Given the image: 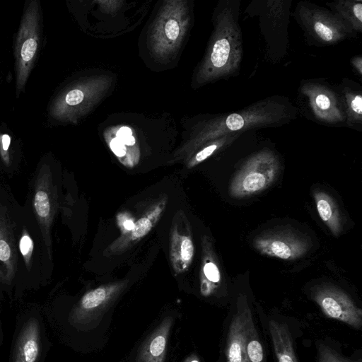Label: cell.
Wrapping results in <instances>:
<instances>
[{"label": "cell", "instance_id": "cell-5", "mask_svg": "<svg viewBox=\"0 0 362 362\" xmlns=\"http://www.w3.org/2000/svg\"><path fill=\"white\" fill-rule=\"evenodd\" d=\"M312 118L325 125L346 124L340 94L334 86L319 80L303 81L299 88Z\"/></svg>", "mask_w": 362, "mask_h": 362}, {"label": "cell", "instance_id": "cell-2", "mask_svg": "<svg viewBox=\"0 0 362 362\" xmlns=\"http://www.w3.org/2000/svg\"><path fill=\"white\" fill-rule=\"evenodd\" d=\"M294 17L306 38L317 46H330L356 33L329 9L308 1H299Z\"/></svg>", "mask_w": 362, "mask_h": 362}, {"label": "cell", "instance_id": "cell-19", "mask_svg": "<svg viewBox=\"0 0 362 362\" xmlns=\"http://www.w3.org/2000/svg\"><path fill=\"white\" fill-rule=\"evenodd\" d=\"M255 326L251 324L247 343L249 362H265L264 349Z\"/></svg>", "mask_w": 362, "mask_h": 362}, {"label": "cell", "instance_id": "cell-17", "mask_svg": "<svg viewBox=\"0 0 362 362\" xmlns=\"http://www.w3.org/2000/svg\"><path fill=\"white\" fill-rule=\"evenodd\" d=\"M314 197L320 218L334 235H338L341 230V218L335 202L324 192L316 191Z\"/></svg>", "mask_w": 362, "mask_h": 362}, {"label": "cell", "instance_id": "cell-15", "mask_svg": "<svg viewBox=\"0 0 362 362\" xmlns=\"http://www.w3.org/2000/svg\"><path fill=\"white\" fill-rule=\"evenodd\" d=\"M269 329L278 362H298L287 325L271 320L269 322Z\"/></svg>", "mask_w": 362, "mask_h": 362}, {"label": "cell", "instance_id": "cell-3", "mask_svg": "<svg viewBox=\"0 0 362 362\" xmlns=\"http://www.w3.org/2000/svg\"><path fill=\"white\" fill-rule=\"evenodd\" d=\"M40 20L39 2L30 1L22 16L14 46L17 96L25 88L38 53Z\"/></svg>", "mask_w": 362, "mask_h": 362}, {"label": "cell", "instance_id": "cell-25", "mask_svg": "<svg viewBox=\"0 0 362 362\" xmlns=\"http://www.w3.org/2000/svg\"><path fill=\"white\" fill-rule=\"evenodd\" d=\"M116 138L124 145L132 146L135 143V139L132 136V132L127 127H121L116 133Z\"/></svg>", "mask_w": 362, "mask_h": 362}, {"label": "cell", "instance_id": "cell-7", "mask_svg": "<svg viewBox=\"0 0 362 362\" xmlns=\"http://www.w3.org/2000/svg\"><path fill=\"white\" fill-rule=\"evenodd\" d=\"M314 300L328 317L343 322L355 329L362 327V310L343 291L323 286L315 291Z\"/></svg>", "mask_w": 362, "mask_h": 362}, {"label": "cell", "instance_id": "cell-30", "mask_svg": "<svg viewBox=\"0 0 362 362\" xmlns=\"http://www.w3.org/2000/svg\"><path fill=\"white\" fill-rule=\"evenodd\" d=\"M188 362H199V361L197 358H193L190 359Z\"/></svg>", "mask_w": 362, "mask_h": 362}, {"label": "cell", "instance_id": "cell-21", "mask_svg": "<svg viewBox=\"0 0 362 362\" xmlns=\"http://www.w3.org/2000/svg\"><path fill=\"white\" fill-rule=\"evenodd\" d=\"M317 349L319 362H356L344 358L325 344H321L318 345Z\"/></svg>", "mask_w": 362, "mask_h": 362}, {"label": "cell", "instance_id": "cell-16", "mask_svg": "<svg viewBox=\"0 0 362 362\" xmlns=\"http://www.w3.org/2000/svg\"><path fill=\"white\" fill-rule=\"evenodd\" d=\"M326 5L356 34L362 32V1L361 0H337L326 3Z\"/></svg>", "mask_w": 362, "mask_h": 362}, {"label": "cell", "instance_id": "cell-14", "mask_svg": "<svg viewBox=\"0 0 362 362\" xmlns=\"http://www.w3.org/2000/svg\"><path fill=\"white\" fill-rule=\"evenodd\" d=\"M346 115V125L362 124V88L352 80L344 78L337 87Z\"/></svg>", "mask_w": 362, "mask_h": 362}, {"label": "cell", "instance_id": "cell-23", "mask_svg": "<svg viewBox=\"0 0 362 362\" xmlns=\"http://www.w3.org/2000/svg\"><path fill=\"white\" fill-rule=\"evenodd\" d=\"M152 227V222L148 217H144L139 221L136 223H134V227L133 228L132 237L134 239H138L146 235Z\"/></svg>", "mask_w": 362, "mask_h": 362}, {"label": "cell", "instance_id": "cell-27", "mask_svg": "<svg viewBox=\"0 0 362 362\" xmlns=\"http://www.w3.org/2000/svg\"><path fill=\"white\" fill-rule=\"evenodd\" d=\"M110 147L112 151L117 157H122L125 156L127 149L125 145L118 140L116 137L113 138L110 142Z\"/></svg>", "mask_w": 362, "mask_h": 362}, {"label": "cell", "instance_id": "cell-26", "mask_svg": "<svg viewBox=\"0 0 362 362\" xmlns=\"http://www.w3.org/2000/svg\"><path fill=\"white\" fill-rule=\"evenodd\" d=\"M165 33L166 37L170 40H175L180 33V27L177 22L174 19L167 21L165 25Z\"/></svg>", "mask_w": 362, "mask_h": 362}, {"label": "cell", "instance_id": "cell-12", "mask_svg": "<svg viewBox=\"0 0 362 362\" xmlns=\"http://www.w3.org/2000/svg\"><path fill=\"white\" fill-rule=\"evenodd\" d=\"M111 291L104 287L97 288L86 293L74 310L73 319L79 324L92 323L101 315V311L105 309L111 298Z\"/></svg>", "mask_w": 362, "mask_h": 362}, {"label": "cell", "instance_id": "cell-10", "mask_svg": "<svg viewBox=\"0 0 362 362\" xmlns=\"http://www.w3.org/2000/svg\"><path fill=\"white\" fill-rule=\"evenodd\" d=\"M17 262L13 224L7 208L0 203V282L9 284L12 281Z\"/></svg>", "mask_w": 362, "mask_h": 362}, {"label": "cell", "instance_id": "cell-8", "mask_svg": "<svg viewBox=\"0 0 362 362\" xmlns=\"http://www.w3.org/2000/svg\"><path fill=\"white\" fill-rule=\"evenodd\" d=\"M254 247L262 254L282 259H296L309 249L308 241L288 231L267 233L254 240Z\"/></svg>", "mask_w": 362, "mask_h": 362}, {"label": "cell", "instance_id": "cell-11", "mask_svg": "<svg viewBox=\"0 0 362 362\" xmlns=\"http://www.w3.org/2000/svg\"><path fill=\"white\" fill-rule=\"evenodd\" d=\"M40 351V332L37 320L31 318L21 331L13 362H37Z\"/></svg>", "mask_w": 362, "mask_h": 362}, {"label": "cell", "instance_id": "cell-29", "mask_svg": "<svg viewBox=\"0 0 362 362\" xmlns=\"http://www.w3.org/2000/svg\"><path fill=\"white\" fill-rule=\"evenodd\" d=\"M123 226L126 230H132L134 227V223L132 221V220L127 219L123 222Z\"/></svg>", "mask_w": 362, "mask_h": 362}, {"label": "cell", "instance_id": "cell-9", "mask_svg": "<svg viewBox=\"0 0 362 362\" xmlns=\"http://www.w3.org/2000/svg\"><path fill=\"white\" fill-rule=\"evenodd\" d=\"M252 322L251 311L247 305L243 304L229 326L225 351L227 362H249L247 343Z\"/></svg>", "mask_w": 362, "mask_h": 362}, {"label": "cell", "instance_id": "cell-24", "mask_svg": "<svg viewBox=\"0 0 362 362\" xmlns=\"http://www.w3.org/2000/svg\"><path fill=\"white\" fill-rule=\"evenodd\" d=\"M204 274L206 278L212 283H218L220 281V272L216 266L212 262H206L204 266Z\"/></svg>", "mask_w": 362, "mask_h": 362}, {"label": "cell", "instance_id": "cell-13", "mask_svg": "<svg viewBox=\"0 0 362 362\" xmlns=\"http://www.w3.org/2000/svg\"><path fill=\"white\" fill-rule=\"evenodd\" d=\"M173 324L172 317L163 319L141 347L138 355V362L164 361L168 338Z\"/></svg>", "mask_w": 362, "mask_h": 362}, {"label": "cell", "instance_id": "cell-28", "mask_svg": "<svg viewBox=\"0 0 362 362\" xmlns=\"http://www.w3.org/2000/svg\"><path fill=\"white\" fill-rule=\"evenodd\" d=\"M352 66L356 69V72L362 75V57L361 55L353 57L351 60Z\"/></svg>", "mask_w": 362, "mask_h": 362}, {"label": "cell", "instance_id": "cell-6", "mask_svg": "<svg viewBox=\"0 0 362 362\" xmlns=\"http://www.w3.org/2000/svg\"><path fill=\"white\" fill-rule=\"evenodd\" d=\"M33 206L47 255L52 257L51 226L55 212L54 189L50 169L44 164L35 182Z\"/></svg>", "mask_w": 362, "mask_h": 362}, {"label": "cell", "instance_id": "cell-1", "mask_svg": "<svg viewBox=\"0 0 362 362\" xmlns=\"http://www.w3.org/2000/svg\"><path fill=\"white\" fill-rule=\"evenodd\" d=\"M239 0H224L215 21V32L206 62L208 79L237 76L243 58V36L239 23Z\"/></svg>", "mask_w": 362, "mask_h": 362}, {"label": "cell", "instance_id": "cell-22", "mask_svg": "<svg viewBox=\"0 0 362 362\" xmlns=\"http://www.w3.org/2000/svg\"><path fill=\"white\" fill-rule=\"evenodd\" d=\"M11 138L6 133L0 132V158L2 163L9 166L12 162Z\"/></svg>", "mask_w": 362, "mask_h": 362}, {"label": "cell", "instance_id": "cell-4", "mask_svg": "<svg viewBox=\"0 0 362 362\" xmlns=\"http://www.w3.org/2000/svg\"><path fill=\"white\" fill-rule=\"evenodd\" d=\"M280 161L275 152L263 149L252 155L239 169L230 183L233 197L241 198L261 192L276 180Z\"/></svg>", "mask_w": 362, "mask_h": 362}, {"label": "cell", "instance_id": "cell-18", "mask_svg": "<svg viewBox=\"0 0 362 362\" xmlns=\"http://www.w3.org/2000/svg\"><path fill=\"white\" fill-rule=\"evenodd\" d=\"M194 255V245L191 239L186 236H177L172 245V259L175 268L182 271L188 267Z\"/></svg>", "mask_w": 362, "mask_h": 362}, {"label": "cell", "instance_id": "cell-20", "mask_svg": "<svg viewBox=\"0 0 362 362\" xmlns=\"http://www.w3.org/2000/svg\"><path fill=\"white\" fill-rule=\"evenodd\" d=\"M19 250L23 257L26 267L29 269L34 250L33 240L27 230L23 229L19 240Z\"/></svg>", "mask_w": 362, "mask_h": 362}]
</instances>
